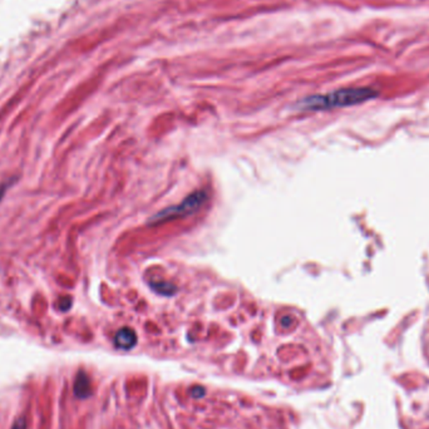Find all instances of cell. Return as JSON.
<instances>
[{"mask_svg": "<svg viewBox=\"0 0 429 429\" xmlns=\"http://www.w3.org/2000/svg\"><path fill=\"white\" fill-rule=\"evenodd\" d=\"M137 342L136 333L133 332L130 328H123L121 329L120 332H117L116 337H114V344L116 347L120 349H132Z\"/></svg>", "mask_w": 429, "mask_h": 429, "instance_id": "obj_3", "label": "cell"}, {"mask_svg": "<svg viewBox=\"0 0 429 429\" xmlns=\"http://www.w3.org/2000/svg\"><path fill=\"white\" fill-rule=\"evenodd\" d=\"M207 200H208V195H207L206 191H195L191 195L187 196L185 200L179 202V205L167 207L162 211L157 212L156 215H153L148 223L151 225H160V223H169L172 220L189 218L200 211L202 207L205 206Z\"/></svg>", "mask_w": 429, "mask_h": 429, "instance_id": "obj_2", "label": "cell"}, {"mask_svg": "<svg viewBox=\"0 0 429 429\" xmlns=\"http://www.w3.org/2000/svg\"><path fill=\"white\" fill-rule=\"evenodd\" d=\"M151 288L156 291V293L161 294V295H172V294L176 291V288H174L172 284L169 283H163V282H155V283H151Z\"/></svg>", "mask_w": 429, "mask_h": 429, "instance_id": "obj_4", "label": "cell"}, {"mask_svg": "<svg viewBox=\"0 0 429 429\" xmlns=\"http://www.w3.org/2000/svg\"><path fill=\"white\" fill-rule=\"evenodd\" d=\"M377 97L378 92L373 88H344L326 94L304 98L296 104V107L301 111H328L364 104Z\"/></svg>", "mask_w": 429, "mask_h": 429, "instance_id": "obj_1", "label": "cell"}]
</instances>
